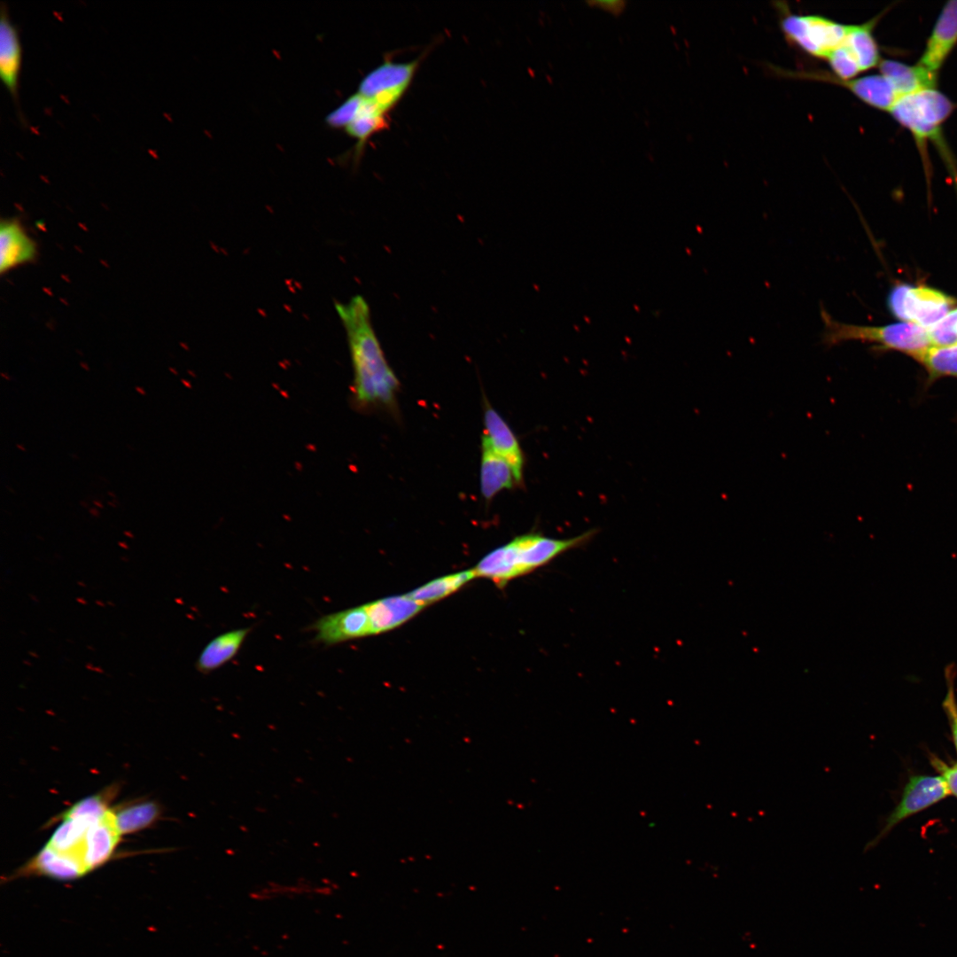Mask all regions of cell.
<instances>
[{"label": "cell", "instance_id": "1", "mask_svg": "<svg viewBox=\"0 0 957 957\" xmlns=\"http://www.w3.org/2000/svg\"><path fill=\"white\" fill-rule=\"evenodd\" d=\"M353 368L352 399L360 409L396 406L400 381L389 366L372 326L370 307L361 295L337 303Z\"/></svg>", "mask_w": 957, "mask_h": 957}, {"label": "cell", "instance_id": "2", "mask_svg": "<svg viewBox=\"0 0 957 957\" xmlns=\"http://www.w3.org/2000/svg\"><path fill=\"white\" fill-rule=\"evenodd\" d=\"M594 534V530L564 539L541 533L523 534L488 553L473 569L477 577L488 578L502 587L510 580L527 574L564 552L586 544Z\"/></svg>", "mask_w": 957, "mask_h": 957}, {"label": "cell", "instance_id": "3", "mask_svg": "<svg viewBox=\"0 0 957 957\" xmlns=\"http://www.w3.org/2000/svg\"><path fill=\"white\" fill-rule=\"evenodd\" d=\"M823 323L822 343L832 347L846 341H862L877 349L894 350L916 360L931 346L927 329L910 323L866 326L836 320L823 306L820 309Z\"/></svg>", "mask_w": 957, "mask_h": 957}, {"label": "cell", "instance_id": "4", "mask_svg": "<svg viewBox=\"0 0 957 957\" xmlns=\"http://www.w3.org/2000/svg\"><path fill=\"white\" fill-rule=\"evenodd\" d=\"M955 108L954 103L937 87L926 88L900 97L889 113L913 136L926 163L927 144H936L949 158L943 143L945 121Z\"/></svg>", "mask_w": 957, "mask_h": 957}, {"label": "cell", "instance_id": "5", "mask_svg": "<svg viewBox=\"0 0 957 957\" xmlns=\"http://www.w3.org/2000/svg\"><path fill=\"white\" fill-rule=\"evenodd\" d=\"M956 300L924 285L899 284L888 294L887 307L898 319L930 329L955 308Z\"/></svg>", "mask_w": 957, "mask_h": 957}, {"label": "cell", "instance_id": "6", "mask_svg": "<svg viewBox=\"0 0 957 957\" xmlns=\"http://www.w3.org/2000/svg\"><path fill=\"white\" fill-rule=\"evenodd\" d=\"M787 39L816 58H826L843 44L849 25L821 15H798L785 12L781 19Z\"/></svg>", "mask_w": 957, "mask_h": 957}, {"label": "cell", "instance_id": "7", "mask_svg": "<svg viewBox=\"0 0 957 957\" xmlns=\"http://www.w3.org/2000/svg\"><path fill=\"white\" fill-rule=\"evenodd\" d=\"M419 62L385 61L362 80L357 92L388 113L408 89Z\"/></svg>", "mask_w": 957, "mask_h": 957}, {"label": "cell", "instance_id": "8", "mask_svg": "<svg viewBox=\"0 0 957 957\" xmlns=\"http://www.w3.org/2000/svg\"><path fill=\"white\" fill-rule=\"evenodd\" d=\"M948 794L949 791L941 776H911L904 789L899 803L886 819L880 833L868 844V846L873 847L904 819L928 808L945 798Z\"/></svg>", "mask_w": 957, "mask_h": 957}, {"label": "cell", "instance_id": "9", "mask_svg": "<svg viewBox=\"0 0 957 957\" xmlns=\"http://www.w3.org/2000/svg\"><path fill=\"white\" fill-rule=\"evenodd\" d=\"M788 75L841 85L868 105L888 113L900 98L894 86L882 74L866 75L847 81L839 80L825 72H792Z\"/></svg>", "mask_w": 957, "mask_h": 957}, {"label": "cell", "instance_id": "10", "mask_svg": "<svg viewBox=\"0 0 957 957\" xmlns=\"http://www.w3.org/2000/svg\"><path fill=\"white\" fill-rule=\"evenodd\" d=\"M957 45V0L947 1L941 9L916 63L926 71L938 75L939 71Z\"/></svg>", "mask_w": 957, "mask_h": 957}, {"label": "cell", "instance_id": "11", "mask_svg": "<svg viewBox=\"0 0 957 957\" xmlns=\"http://www.w3.org/2000/svg\"><path fill=\"white\" fill-rule=\"evenodd\" d=\"M315 641L335 645L371 635L370 622L364 605L339 611L317 619L311 626Z\"/></svg>", "mask_w": 957, "mask_h": 957}, {"label": "cell", "instance_id": "12", "mask_svg": "<svg viewBox=\"0 0 957 957\" xmlns=\"http://www.w3.org/2000/svg\"><path fill=\"white\" fill-rule=\"evenodd\" d=\"M483 423L481 443L505 458L523 481L525 458L517 438L503 417L487 402L484 407Z\"/></svg>", "mask_w": 957, "mask_h": 957}, {"label": "cell", "instance_id": "13", "mask_svg": "<svg viewBox=\"0 0 957 957\" xmlns=\"http://www.w3.org/2000/svg\"><path fill=\"white\" fill-rule=\"evenodd\" d=\"M21 65L22 47L19 32L12 23L7 7L3 4L0 19V76L4 86L16 103Z\"/></svg>", "mask_w": 957, "mask_h": 957}, {"label": "cell", "instance_id": "14", "mask_svg": "<svg viewBox=\"0 0 957 957\" xmlns=\"http://www.w3.org/2000/svg\"><path fill=\"white\" fill-rule=\"evenodd\" d=\"M37 256V245L16 219H4L0 223V272L10 271L32 262Z\"/></svg>", "mask_w": 957, "mask_h": 957}, {"label": "cell", "instance_id": "15", "mask_svg": "<svg viewBox=\"0 0 957 957\" xmlns=\"http://www.w3.org/2000/svg\"><path fill=\"white\" fill-rule=\"evenodd\" d=\"M121 836L115 824L113 810L109 808L105 815L89 829L84 839L82 858L88 872L104 865L112 857Z\"/></svg>", "mask_w": 957, "mask_h": 957}, {"label": "cell", "instance_id": "16", "mask_svg": "<svg viewBox=\"0 0 957 957\" xmlns=\"http://www.w3.org/2000/svg\"><path fill=\"white\" fill-rule=\"evenodd\" d=\"M371 635L390 631L417 614L425 606L408 595H394L364 604Z\"/></svg>", "mask_w": 957, "mask_h": 957}, {"label": "cell", "instance_id": "17", "mask_svg": "<svg viewBox=\"0 0 957 957\" xmlns=\"http://www.w3.org/2000/svg\"><path fill=\"white\" fill-rule=\"evenodd\" d=\"M522 483L505 458L481 443L479 485L481 495L486 502H490L501 491Z\"/></svg>", "mask_w": 957, "mask_h": 957}, {"label": "cell", "instance_id": "18", "mask_svg": "<svg viewBox=\"0 0 957 957\" xmlns=\"http://www.w3.org/2000/svg\"><path fill=\"white\" fill-rule=\"evenodd\" d=\"M878 67L880 74L888 78L900 97L938 85V75L917 64L911 66L894 59H882Z\"/></svg>", "mask_w": 957, "mask_h": 957}, {"label": "cell", "instance_id": "19", "mask_svg": "<svg viewBox=\"0 0 957 957\" xmlns=\"http://www.w3.org/2000/svg\"><path fill=\"white\" fill-rule=\"evenodd\" d=\"M249 632V627L237 628L212 639L197 659V670L208 673L231 660L237 654Z\"/></svg>", "mask_w": 957, "mask_h": 957}, {"label": "cell", "instance_id": "20", "mask_svg": "<svg viewBox=\"0 0 957 957\" xmlns=\"http://www.w3.org/2000/svg\"><path fill=\"white\" fill-rule=\"evenodd\" d=\"M883 13L859 25H849L844 44L851 51L862 71L878 66L882 58L873 29Z\"/></svg>", "mask_w": 957, "mask_h": 957}, {"label": "cell", "instance_id": "21", "mask_svg": "<svg viewBox=\"0 0 957 957\" xmlns=\"http://www.w3.org/2000/svg\"><path fill=\"white\" fill-rule=\"evenodd\" d=\"M475 577L474 569L459 572L433 580L407 595L426 606L455 592Z\"/></svg>", "mask_w": 957, "mask_h": 957}, {"label": "cell", "instance_id": "22", "mask_svg": "<svg viewBox=\"0 0 957 957\" xmlns=\"http://www.w3.org/2000/svg\"><path fill=\"white\" fill-rule=\"evenodd\" d=\"M915 361L924 368L929 383L945 377L957 378V344L930 346Z\"/></svg>", "mask_w": 957, "mask_h": 957}, {"label": "cell", "instance_id": "23", "mask_svg": "<svg viewBox=\"0 0 957 957\" xmlns=\"http://www.w3.org/2000/svg\"><path fill=\"white\" fill-rule=\"evenodd\" d=\"M386 113L376 104L364 98L360 111L345 129L362 146L369 137L387 126Z\"/></svg>", "mask_w": 957, "mask_h": 957}, {"label": "cell", "instance_id": "24", "mask_svg": "<svg viewBox=\"0 0 957 957\" xmlns=\"http://www.w3.org/2000/svg\"><path fill=\"white\" fill-rule=\"evenodd\" d=\"M113 813L116 827L123 835L150 826L160 814V808L155 802L144 801L122 807Z\"/></svg>", "mask_w": 957, "mask_h": 957}, {"label": "cell", "instance_id": "25", "mask_svg": "<svg viewBox=\"0 0 957 957\" xmlns=\"http://www.w3.org/2000/svg\"><path fill=\"white\" fill-rule=\"evenodd\" d=\"M836 78L843 81L856 78L861 72L856 58L843 43L831 51L826 58Z\"/></svg>", "mask_w": 957, "mask_h": 957}, {"label": "cell", "instance_id": "26", "mask_svg": "<svg viewBox=\"0 0 957 957\" xmlns=\"http://www.w3.org/2000/svg\"><path fill=\"white\" fill-rule=\"evenodd\" d=\"M927 331L931 346L957 344V308H953Z\"/></svg>", "mask_w": 957, "mask_h": 957}, {"label": "cell", "instance_id": "27", "mask_svg": "<svg viewBox=\"0 0 957 957\" xmlns=\"http://www.w3.org/2000/svg\"><path fill=\"white\" fill-rule=\"evenodd\" d=\"M364 97L358 92L346 98L339 106L326 117V122L332 128H344L354 119L360 111Z\"/></svg>", "mask_w": 957, "mask_h": 957}, {"label": "cell", "instance_id": "28", "mask_svg": "<svg viewBox=\"0 0 957 957\" xmlns=\"http://www.w3.org/2000/svg\"><path fill=\"white\" fill-rule=\"evenodd\" d=\"M952 673V667H947L945 670V677L947 680L948 692L943 701V706L949 718L953 738L957 750V704L954 696L953 678Z\"/></svg>", "mask_w": 957, "mask_h": 957}, {"label": "cell", "instance_id": "29", "mask_svg": "<svg viewBox=\"0 0 957 957\" xmlns=\"http://www.w3.org/2000/svg\"><path fill=\"white\" fill-rule=\"evenodd\" d=\"M935 766L941 772L949 793L957 797V763L949 767L936 759Z\"/></svg>", "mask_w": 957, "mask_h": 957}, {"label": "cell", "instance_id": "30", "mask_svg": "<svg viewBox=\"0 0 957 957\" xmlns=\"http://www.w3.org/2000/svg\"><path fill=\"white\" fill-rule=\"evenodd\" d=\"M591 6L599 7L613 14L621 13L626 8V2L623 0H598L587 1Z\"/></svg>", "mask_w": 957, "mask_h": 957}, {"label": "cell", "instance_id": "31", "mask_svg": "<svg viewBox=\"0 0 957 957\" xmlns=\"http://www.w3.org/2000/svg\"><path fill=\"white\" fill-rule=\"evenodd\" d=\"M136 392L139 393L140 394H143V395L145 394V391L143 388L136 387Z\"/></svg>", "mask_w": 957, "mask_h": 957}, {"label": "cell", "instance_id": "32", "mask_svg": "<svg viewBox=\"0 0 957 957\" xmlns=\"http://www.w3.org/2000/svg\"><path fill=\"white\" fill-rule=\"evenodd\" d=\"M93 502H94V503H95L96 505H97V506L103 507V505L101 504V502H97V501H94Z\"/></svg>", "mask_w": 957, "mask_h": 957}]
</instances>
